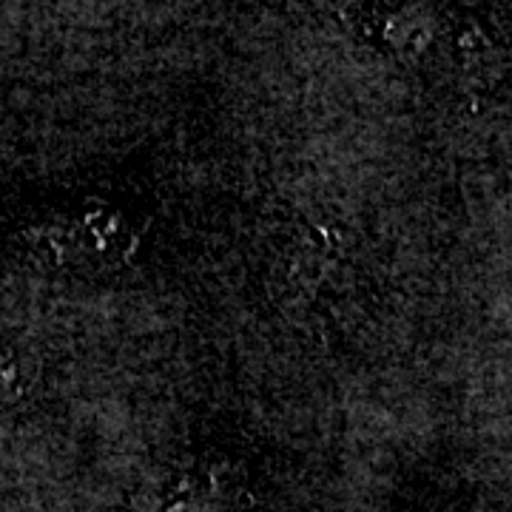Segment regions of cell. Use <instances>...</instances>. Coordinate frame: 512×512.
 I'll use <instances>...</instances> for the list:
<instances>
[{
  "mask_svg": "<svg viewBox=\"0 0 512 512\" xmlns=\"http://www.w3.org/2000/svg\"><path fill=\"white\" fill-rule=\"evenodd\" d=\"M46 248H55L57 259L72 268H117L137 237L123 225L120 214L103 202H86L83 211H69L43 231Z\"/></svg>",
  "mask_w": 512,
  "mask_h": 512,
  "instance_id": "cell-2",
  "label": "cell"
},
{
  "mask_svg": "<svg viewBox=\"0 0 512 512\" xmlns=\"http://www.w3.org/2000/svg\"><path fill=\"white\" fill-rule=\"evenodd\" d=\"M151 512H242L251 501L248 476L220 453H185L154 484Z\"/></svg>",
  "mask_w": 512,
  "mask_h": 512,
  "instance_id": "cell-1",
  "label": "cell"
}]
</instances>
